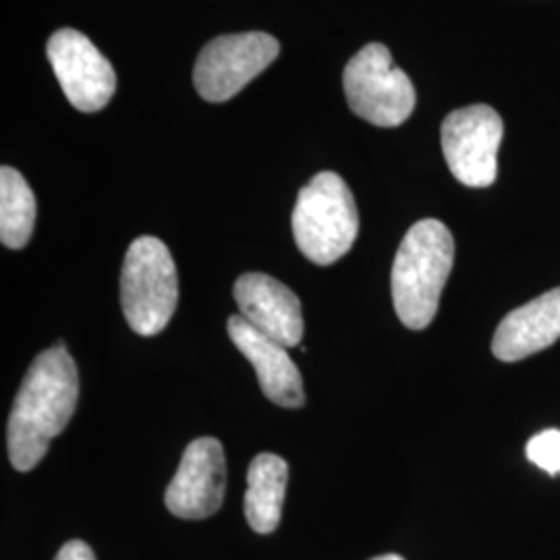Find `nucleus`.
<instances>
[{"label": "nucleus", "instance_id": "obj_1", "mask_svg": "<svg viewBox=\"0 0 560 560\" xmlns=\"http://www.w3.org/2000/svg\"><path fill=\"white\" fill-rule=\"evenodd\" d=\"M78 397V365L65 345L57 342L30 365L9 416L7 446L18 471H32L46 457L52 439L73 418Z\"/></svg>", "mask_w": 560, "mask_h": 560}, {"label": "nucleus", "instance_id": "obj_2", "mask_svg": "<svg viewBox=\"0 0 560 560\" xmlns=\"http://www.w3.org/2000/svg\"><path fill=\"white\" fill-rule=\"evenodd\" d=\"M453 260L455 241L446 224L423 219L407 231L390 275L395 310L407 328L423 330L432 324Z\"/></svg>", "mask_w": 560, "mask_h": 560}, {"label": "nucleus", "instance_id": "obj_3", "mask_svg": "<svg viewBox=\"0 0 560 560\" xmlns=\"http://www.w3.org/2000/svg\"><path fill=\"white\" fill-rule=\"evenodd\" d=\"M293 237L301 254L318 266L340 260L358 240L360 214L351 189L337 173L324 171L298 196Z\"/></svg>", "mask_w": 560, "mask_h": 560}, {"label": "nucleus", "instance_id": "obj_4", "mask_svg": "<svg viewBox=\"0 0 560 560\" xmlns=\"http://www.w3.org/2000/svg\"><path fill=\"white\" fill-rule=\"evenodd\" d=\"M179 300L177 266L156 237H140L127 249L120 275V307L125 320L141 337L166 328Z\"/></svg>", "mask_w": 560, "mask_h": 560}, {"label": "nucleus", "instance_id": "obj_5", "mask_svg": "<svg viewBox=\"0 0 560 560\" xmlns=\"http://www.w3.org/2000/svg\"><path fill=\"white\" fill-rule=\"evenodd\" d=\"M342 88L353 115L376 127L402 125L411 117L418 98L413 83L381 42L363 46L347 62Z\"/></svg>", "mask_w": 560, "mask_h": 560}, {"label": "nucleus", "instance_id": "obj_6", "mask_svg": "<svg viewBox=\"0 0 560 560\" xmlns=\"http://www.w3.org/2000/svg\"><path fill=\"white\" fill-rule=\"evenodd\" d=\"M504 125L488 104L453 110L442 120V154L453 177L467 187H490L499 173V148Z\"/></svg>", "mask_w": 560, "mask_h": 560}, {"label": "nucleus", "instance_id": "obj_7", "mask_svg": "<svg viewBox=\"0 0 560 560\" xmlns=\"http://www.w3.org/2000/svg\"><path fill=\"white\" fill-rule=\"evenodd\" d=\"M279 40L264 32L229 34L208 42L194 69V83L203 101L226 102L279 57Z\"/></svg>", "mask_w": 560, "mask_h": 560}, {"label": "nucleus", "instance_id": "obj_8", "mask_svg": "<svg viewBox=\"0 0 560 560\" xmlns=\"http://www.w3.org/2000/svg\"><path fill=\"white\" fill-rule=\"evenodd\" d=\"M46 57L60 88L81 113H98L117 90V73L88 36L65 27L50 36Z\"/></svg>", "mask_w": 560, "mask_h": 560}, {"label": "nucleus", "instance_id": "obj_9", "mask_svg": "<svg viewBox=\"0 0 560 560\" xmlns=\"http://www.w3.org/2000/svg\"><path fill=\"white\" fill-rule=\"evenodd\" d=\"M226 460L217 439L191 442L180 459L179 471L166 488V509L180 520H208L224 501Z\"/></svg>", "mask_w": 560, "mask_h": 560}, {"label": "nucleus", "instance_id": "obj_10", "mask_svg": "<svg viewBox=\"0 0 560 560\" xmlns=\"http://www.w3.org/2000/svg\"><path fill=\"white\" fill-rule=\"evenodd\" d=\"M235 301L243 320L266 337L287 349L300 345L303 339L300 298L287 284L261 272H247L235 282Z\"/></svg>", "mask_w": 560, "mask_h": 560}, {"label": "nucleus", "instance_id": "obj_11", "mask_svg": "<svg viewBox=\"0 0 560 560\" xmlns=\"http://www.w3.org/2000/svg\"><path fill=\"white\" fill-rule=\"evenodd\" d=\"M226 330L241 355L254 365L261 393L268 400L287 409H300L305 405L300 370L284 345L266 337L249 322L243 320V316H231Z\"/></svg>", "mask_w": 560, "mask_h": 560}, {"label": "nucleus", "instance_id": "obj_12", "mask_svg": "<svg viewBox=\"0 0 560 560\" xmlns=\"http://www.w3.org/2000/svg\"><path fill=\"white\" fill-rule=\"evenodd\" d=\"M559 339L560 287L504 316L492 340V351L501 361H520Z\"/></svg>", "mask_w": 560, "mask_h": 560}, {"label": "nucleus", "instance_id": "obj_13", "mask_svg": "<svg viewBox=\"0 0 560 560\" xmlns=\"http://www.w3.org/2000/svg\"><path fill=\"white\" fill-rule=\"evenodd\" d=\"M289 465L279 455L261 453L247 469L245 517L256 534H272L279 527Z\"/></svg>", "mask_w": 560, "mask_h": 560}, {"label": "nucleus", "instance_id": "obj_14", "mask_svg": "<svg viewBox=\"0 0 560 560\" xmlns=\"http://www.w3.org/2000/svg\"><path fill=\"white\" fill-rule=\"evenodd\" d=\"M36 226V196L20 171L0 168V241L9 249L25 247Z\"/></svg>", "mask_w": 560, "mask_h": 560}, {"label": "nucleus", "instance_id": "obj_15", "mask_svg": "<svg viewBox=\"0 0 560 560\" xmlns=\"http://www.w3.org/2000/svg\"><path fill=\"white\" fill-rule=\"evenodd\" d=\"M527 459L548 476H560V430H544L527 442Z\"/></svg>", "mask_w": 560, "mask_h": 560}, {"label": "nucleus", "instance_id": "obj_16", "mask_svg": "<svg viewBox=\"0 0 560 560\" xmlns=\"http://www.w3.org/2000/svg\"><path fill=\"white\" fill-rule=\"evenodd\" d=\"M55 560H96L94 550L81 540L67 541Z\"/></svg>", "mask_w": 560, "mask_h": 560}, {"label": "nucleus", "instance_id": "obj_17", "mask_svg": "<svg viewBox=\"0 0 560 560\" xmlns=\"http://www.w3.org/2000/svg\"><path fill=\"white\" fill-rule=\"evenodd\" d=\"M372 560H405L399 555H382V557H376V559Z\"/></svg>", "mask_w": 560, "mask_h": 560}]
</instances>
